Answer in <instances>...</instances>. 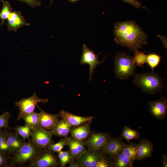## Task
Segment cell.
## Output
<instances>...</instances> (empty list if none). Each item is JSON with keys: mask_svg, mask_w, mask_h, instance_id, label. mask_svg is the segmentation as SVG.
<instances>
[{"mask_svg": "<svg viewBox=\"0 0 167 167\" xmlns=\"http://www.w3.org/2000/svg\"><path fill=\"white\" fill-rule=\"evenodd\" d=\"M114 40L118 45L134 51L148 43V36L133 21L117 22L114 25Z\"/></svg>", "mask_w": 167, "mask_h": 167, "instance_id": "1", "label": "cell"}, {"mask_svg": "<svg viewBox=\"0 0 167 167\" xmlns=\"http://www.w3.org/2000/svg\"><path fill=\"white\" fill-rule=\"evenodd\" d=\"M133 84L141 88L143 92L153 95L163 91L164 79H161L158 73H147L138 74L134 75Z\"/></svg>", "mask_w": 167, "mask_h": 167, "instance_id": "2", "label": "cell"}, {"mask_svg": "<svg viewBox=\"0 0 167 167\" xmlns=\"http://www.w3.org/2000/svg\"><path fill=\"white\" fill-rule=\"evenodd\" d=\"M133 57L124 52L117 53L114 58L116 76L121 80H126L134 75L136 66L132 61Z\"/></svg>", "mask_w": 167, "mask_h": 167, "instance_id": "3", "label": "cell"}, {"mask_svg": "<svg viewBox=\"0 0 167 167\" xmlns=\"http://www.w3.org/2000/svg\"><path fill=\"white\" fill-rule=\"evenodd\" d=\"M41 148L37 147L29 139L25 142L15 154L13 162L15 164H22L31 161L38 156L43 151Z\"/></svg>", "mask_w": 167, "mask_h": 167, "instance_id": "4", "label": "cell"}, {"mask_svg": "<svg viewBox=\"0 0 167 167\" xmlns=\"http://www.w3.org/2000/svg\"><path fill=\"white\" fill-rule=\"evenodd\" d=\"M48 99H43L38 97L35 92L32 96L26 98H23L16 102L15 105L17 106L19 111L17 118L18 120L22 119L25 116L34 112L37 104L39 102L47 103Z\"/></svg>", "mask_w": 167, "mask_h": 167, "instance_id": "5", "label": "cell"}, {"mask_svg": "<svg viewBox=\"0 0 167 167\" xmlns=\"http://www.w3.org/2000/svg\"><path fill=\"white\" fill-rule=\"evenodd\" d=\"M30 139L37 147L45 148L49 145L54 143L51 131L39 127L31 130Z\"/></svg>", "mask_w": 167, "mask_h": 167, "instance_id": "6", "label": "cell"}, {"mask_svg": "<svg viewBox=\"0 0 167 167\" xmlns=\"http://www.w3.org/2000/svg\"><path fill=\"white\" fill-rule=\"evenodd\" d=\"M100 54L96 55L94 52L90 49L85 44L83 45L82 57L80 62L81 64H88L89 66V77L91 81L94 72V69L97 66L102 63L107 56H105L102 61H100L98 59Z\"/></svg>", "mask_w": 167, "mask_h": 167, "instance_id": "7", "label": "cell"}, {"mask_svg": "<svg viewBox=\"0 0 167 167\" xmlns=\"http://www.w3.org/2000/svg\"><path fill=\"white\" fill-rule=\"evenodd\" d=\"M48 149L43 151L29 165L31 167H54L58 164L57 158Z\"/></svg>", "mask_w": 167, "mask_h": 167, "instance_id": "8", "label": "cell"}, {"mask_svg": "<svg viewBox=\"0 0 167 167\" xmlns=\"http://www.w3.org/2000/svg\"><path fill=\"white\" fill-rule=\"evenodd\" d=\"M110 137L109 134L105 132H91L88 137L84 141L85 146L89 150L102 149Z\"/></svg>", "mask_w": 167, "mask_h": 167, "instance_id": "9", "label": "cell"}, {"mask_svg": "<svg viewBox=\"0 0 167 167\" xmlns=\"http://www.w3.org/2000/svg\"><path fill=\"white\" fill-rule=\"evenodd\" d=\"M100 150H87L76 160L79 167H97L98 162L102 156Z\"/></svg>", "mask_w": 167, "mask_h": 167, "instance_id": "10", "label": "cell"}, {"mask_svg": "<svg viewBox=\"0 0 167 167\" xmlns=\"http://www.w3.org/2000/svg\"><path fill=\"white\" fill-rule=\"evenodd\" d=\"M149 111L156 119L163 120L167 114V100L163 97L160 100L150 102Z\"/></svg>", "mask_w": 167, "mask_h": 167, "instance_id": "11", "label": "cell"}, {"mask_svg": "<svg viewBox=\"0 0 167 167\" xmlns=\"http://www.w3.org/2000/svg\"><path fill=\"white\" fill-rule=\"evenodd\" d=\"M126 145L121 138L110 137L102 149L110 157L115 158L122 148Z\"/></svg>", "mask_w": 167, "mask_h": 167, "instance_id": "12", "label": "cell"}, {"mask_svg": "<svg viewBox=\"0 0 167 167\" xmlns=\"http://www.w3.org/2000/svg\"><path fill=\"white\" fill-rule=\"evenodd\" d=\"M58 115L72 127L78 126L86 122L91 123L93 119L90 116H81L74 115L64 110H62Z\"/></svg>", "mask_w": 167, "mask_h": 167, "instance_id": "13", "label": "cell"}, {"mask_svg": "<svg viewBox=\"0 0 167 167\" xmlns=\"http://www.w3.org/2000/svg\"><path fill=\"white\" fill-rule=\"evenodd\" d=\"M7 19L8 30L10 31L16 32L19 28L22 26L30 25L29 23L26 22L20 11H11Z\"/></svg>", "mask_w": 167, "mask_h": 167, "instance_id": "14", "label": "cell"}, {"mask_svg": "<svg viewBox=\"0 0 167 167\" xmlns=\"http://www.w3.org/2000/svg\"><path fill=\"white\" fill-rule=\"evenodd\" d=\"M38 108L41 112L38 127L50 131L59 120V115L48 113Z\"/></svg>", "mask_w": 167, "mask_h": 167, "instance_id": "15", "label": "cell"}, {"mask_svg": "<svg viewBox=\"0 0 167 167\" xmlns=\"http://www.w3.org/2000/svg\"><path fill=\"white\" fill-rule=\"evenodd\" d=\"M6 141L9 148L10 153L14 154L25 143L24 139L15 132H6Z\"/></svg>", "mask_w": 167, "mask_h": 167, "instance_id": "16", "label": "cell"}, {"mask_svg": "<svg viewBox=\"0 0 167 167\" xmlns=\"http://www.w3.org/2000/svg\"><path fill=\"white\" fill-rule=\"evenodd\" d=\"M67 145L72 157L74 160H76L87 151L84 142L72 138L67 137Z\"/></svg>", "mask_w": 167, "mask_h": 167, "instance_id": "17", "label": "cell"}, {"mask_svg": "<svg viewBox=\"0 0 167 167\" xmlns=\"http://www.w3.org/2000/svg\"><path fill=\"white\" fill-rule=\"evenodd\" d=\"M137 145L136 160H142L151 156L153 147L151 142L144 139L140 141Z\"/></svg>", "mask_w": 167, "mask_h": 167, "instance_id": "18", "label": "cell"}, {"mask_svg": "<svg viewBox=\"0 0 167 167\" xmlns=\"http://www.w3.org/2000/svg\"><path fill=\"white\" fill-rule=\"evenodd\" d=\"M90 123L86 122L71 129L70 132L71 138L83 141H85L91 132Z\"/></svg>", "mask_w": 167, "mask_h": 167, "instance_id": "19", "label": "cell"}, {"mask_svg": "<svg viewBox=\"0 0 167 167\" xmlns=\"http://www.w3.org/2000/svg\"><path fill=\"white\" fill-rule=\"evenodd\" d=\"M71 127L67 122L62 119L58 121L50 131L55 136L67 138Z\"/></svg>", "mask_w": 167, "mask_h": 167, "instance_id": "20", "label": "cell"}, {"mask_svg": "<svg viewBox=\"0 0 167 167\" xmlns=\"http://www.w3.org/2000/svg\"><path fill=\"white\" fill-rule=\"evenodd\" d=\"M134 161L121 152L115 158L113 166L115 167H132Z\"/></svg>", "mask_w": 167, "mask_h": 167, "instance_id": "21", "label": "cell"}, {"mask_svg": "<svg viewBox=\"0 0 167 167\" xmlns=\"http://www.w3.org/2000/svg\"><path fill=\"white\" fill-rule=\"evenodd\" d=\"M137 145L135 143L126 144L121 149L122 152L131 160L134 161L136 160Z\"/></svg>", "mask_w": 167, "mask_h": 167, "instance_id": "22", "label": "cell"}, {"mask_svg": "<svg viewBox=\"0 0 167 167\" xmlns=\"http://www.w3.org/2000/svg\"><path fill=\"white\" fill-rule=\"evenodd\" d=\"M39 117V113L33 112L25 116L22 119L24 120L25 124L29 126L32 129L38 127Z\"/></svg>", "mask_w": 167, "mask_h": 167, "instance_id": "23", "label": "cell"}, {"mask_svg": "<svg viewBox=\"0 0 167 167\" xmlns=\"http://www.w3.org/2000/svg\"><path fill=\"white\" fill-rule=\"evenodd\" d=\"M140 134L136 130L131 129L127 126H125L121 134L122 136L128 143L132 139H139Z\"/></svg>", "mask_w": 167, "mask_h": 167, "instance_id": "24", "label": "cell"}, {"mask_svg": "<svg viewBox=\"0 0 167 167\" xmlns=\"http://www.w3.org/2000/svg\"><path fill=\"white\" fill-rule=\"evenodd\" d=\"M147 63L151 69L152 72H153L154 68L159 64L161 60V57L157 54L150 53L147 55Z\"/></svg>", "mask_w": 167, "mask_h": 167, "instance_id": "25", "label": "cell"}, {"mask_svg": "<svg viewBox=\"0 0 167 167\" xmlns=\"http://www.w3.org/2000/svg\"><path fill=\"white\" fill-rule=\"evenodd\" d=\"M32 129L29 126L25 124L24 126H17L14 130L15 132L21 138L24 140L28 139L29 140L31 136Z\"/></svg>", "mask_w": 167, "mask_h": 167, "instance_id": "26", "label": "cell"}, {"mask_svg": "<svg viewBox=\"0 0 167 167\" xmlns=\"http://www.w3.org/2000/svg\"><path fill=\"white\" fill-rule=\"evenodd\" d=\"M2 3V7L0 12V19L1 20V25L5 23L9 14L11 12L12 8L11 6L10 3L6 1L1 0Z\"/></svg>", "mask_w": 167, "mask_h": 167, "instance_id": "27", "label": "cell"}, {"mask_svg": "<svg viewBox=\"0 0 167 167\" xmlns=\"http://www.w3.org/2000/svg\"><path fill=\"white\" fill-rule=\"evenodd\" d=\"M134 55L132 58V61L136 66L143 67V65L147 63V55L143 52H141L138 49L135 50Z\"/></svg>", "mask_w": 167, "mask_h": 167, "instance_id": "28", "label": "cell"}, {"mask_svg": "<svg viewBox=\"0 0 167 167\" xmlns=\"http://www.w3.org/2000/svg\"><path fill=\"white\" fill-rule=\"evenodd\" d=\"M60 166L65 167L66 165L70 163L73 159L70 150L66 151H61L58 152Z\"/></svg>", "mask_w": 167, "mask_h": 167, "instance_id": "29", "label": "cell"}, {"mask_svg": "<svg viewBox=\"0 0 167 167\" xmlns=\"http://www.w3.org/2000/svg\"><path fill=\"white\" fill-rule=\"evenodd\" d=\"M67 138L62 139L58 143L50 144L46 148L48 149L51 151L54 152L58 153L61 151L64 146L67 145Z\"/></svg>", "mask_w": 167, "mask_h": 167, "instance_id": "30", "label": "cell"}, {"mask_svg": "<svg viewBox=\"0 0 167 167\" xmlns=\"http://www.w3.org/2000/svg\"><path fill=\"white\" fill-rule=\"evenodd\" d=\"M6 132L0 129V152L5 155L10 153L9 149L6 141Z\"/></svg>", "mask_w": 167, "mask_h": 167, "instance_id": "31", "label": "cell"}, {"mask_svg": "<svg viewBox=\"0 0 167 167\" xmlns=\"http://www.w3.org/2000/svg\"><path fill=\"white\" fill-rule=\"evenodd\" d=\"M10 117V113L7 111L4 112L2 115H0V129L2 128H10L9 123Z\"/></svg>", "mask_w": 167, "mask_h": 167, "instance_id": "32", "label": "cell"}, {"mask_svg": "<svg viewBox=\"0 0 167 167\" xmlns=\"http://www.w3.org/2000/svg\"><path fill=\"white\" fill-rule=\"evenodd\" d=\"M125 2L135 7L139 8L140 7L145 9L147 11L148 10L145 6L142 5V2L138 0H122Z\"/></svg>", "mask_w": 167, "mask_h": 167, "instance_id": "33", "label": "cell"}, {"mask_svg": "<svg viewBox=\"0 0 167 167\" xmlns=\"http://www.w3.org/2000/svg\"><path fill=\"white\" fill-rule=\"evenodd\" d=\"M28 4L32 7L40 6L41 5V1L37 0H18Z\"/></svg>", "mask_w": 167, "mask_h": 167, "instance_id": "34", "label": "cell"}, {"mask_svg": "<svg viewBox=\"0 0 167 167\" xmlns=\"http://www.w3.org/2000/svg\"><path fill=\"white\" fill-rule=\"evenodd\" d=\"M110 165L108 161L102 155L98 162L97 167H108Z\"/></svg>", "mask_w": 167, "mask_h": 167, "instance_id": "35", "label": "cell"}, {"mask_svg": "<svg viewBox=\"0 0 167 167\" xmlns=\"http://www.w3.org/2000/svg\"><path fill=\"white\" fill-rule=\"evenodd\" d=\"M5 155L0 152V167L3 166L6 163V158Z\"/></svg>", "mask_w": 167, "mask_h": 167, "instance_id": "36", "label": "cell"}, {"mask_svg": "<svg viewBox=\"0 0 167 167\" xmlns=\"http://www.w3.org/2000/svg\"><path fill=\"white\" fill-rule=\"evenodd\" d=\"M157 36L161 41L163 45L165 48H167V38L165 36H161L158 35Z\"/></svg>", "mask_w": 167, "mask_h": 167, "instance_id": "37", "label": "cell"}, {"mask_svg": "<svg viewBox=\"0 0 167 167\" xmlns=\"http://www.w3.org/2000/svg\"><path fill=\"white\" fill-rule=\"evenodd\" d=\"M162 162L163 166L167 167V156L166 155H163L162 156Z\"/></svg>", "mask_w": 167, "mask_h": 167, "instance_id": "38", "label": "cell"}, {"mask_svg": "<svg viewBox=\"0 0 167 167\" xmlns=\"http://www.w3.org/2000/svg\"><path fill=\"white\" fill-rule=\"evenodd\" d=\"M69 167H79L76 161L73 159L70 163Z\"/></svg>", "mask_w": 167, "mask_h": 167, "instance_id": "39", "label": "cell"}, {"mask_svg": "<svg viewBox=\"0 0 167 167\" xmlns=\"http://www.w3.org/2000/svg\"><path fill=\"white\" fill-rule=\"evenodd\" d=\"M69 1L74 3L78 1L79 0H68Z\"/></svg>", "mask_w": 167, "mask_h": 167, "instance_id": "40", "label": "cell"}, {"mask_svg": "<svg viewBox=\"0 0 167 167\" xmlns=\"http://www.w3.org/2000/svg\"><path fill=\"white\" fill-rule=\"evenodd\" d=\"M54 0H50L51 2V4H52Z\"/></svg>", "mask_w": 167, "mask_h": 167, "instance_id": "41", "label": "cell"}]
</instances>
